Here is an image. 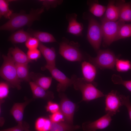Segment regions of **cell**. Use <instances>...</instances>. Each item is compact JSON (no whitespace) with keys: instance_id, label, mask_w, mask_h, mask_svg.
<instances>
[{"instance_id":"8d00e7d4","label":"cell","mask_w":131,"mask_h":131,"mask_svg":"<svg viewBox=\"0 0 131 131\" xmlns=\"http://www.w3.org/2000/svg\"><path fill=\"white\" fill-rule=\"evenodd\" d=\"M46 109L47 112L53 114L60 110L59 105L56 103L49 101L47 103Z\"/></svg>"},{"instance_id":"3957f363","label":"cell","mask_w":131,"mask_h":131,"mask_svg":"<svg viewBox=\"0 0 131 131\" xmlns=\"http://www.w3.org/2000/svg\"><path fill=\"white\" fill-rule=\"evenodd\" d=\"M3 61L0 69V76L12 87L18 90L21 88V81L17 74L15 63L8 52L7 56L3 55Z\"/></svg>"},{"instance_id":"9a60e30c","label":"cell","mask_w":131,"mask_h":131,"mask_svg":"<svg viewBox=\"0 0 131 131\" xmlns=\"http://www.w3.org/2000/svg\"><path fill=\"white\" fill-rule=\"evenodd\" d=\"M66 17L68 22L67 32L76 35H81L83 29V26L82 23L77 20V15L73 13L67 15Z\"/></svg>"},{"instance_id":"484cf974","label":"cell","mask_w":131,"mask_h":131,"mask_svg":"<svg viewBox=\"0 0 131 131\" xmlns=\"http://www.w3.org/2000/svg\"><path fill=\"white\" fill-rule=\"evenodd\" d=\"M106 7L96 2L92 4L89 8V11L94 16L101 17L106 11Z\"/></svg>"},{"instance_id":"52a82bcc","label":"cell","mask_w":131,"mask_h":131,"mask_svg":"<svg viewBox=\"0 0 131 131\" xmlns=\"http://www.w3.org/2000/svg\"><path fill=\"white\" fill-rule=\"evenodd\" d=\"M103 38L101 25L94 18L89 20L87 38L91 46L96 50H99Z\"/></svg>"},{"instance_id":"7c38bea8","label":"cell","mask_w":131,"mask_h":131,"mask_svg":"<svg viewBox=\"0 0 131 131\" xmlns=\"http://www.w3.org/2000/svg\"><path fill=\"white\" fill-rule=\"evenodd\" d=\"M81 68L84 80L96 87L97 84L94 81L97 74L96 67L90 63L84 61L82 63Z\"/></svg>"},{"instance_id":"9c48e42d","label":"cell","mask_w":131,"mask_h":131,"mask_svg":"<svg viewBox=\"0 0 131 131\" xmlns=\"http://www.w3.org/2000/svg\"><path fill=\"white\" fill-rule=\"evenodd\" d=\"M120 95L117 91L113 90L106 95L105 112L106 114L112 116L120 112L121 107L123 106Z\"/></svg>"},{"instance_id":"e0dca14e","label":"cell","mask_w":131,"mask_h":131,"mask_svg":"<svg viewBox=\"0 0 131 131\" xmlns=\"http://www.w3.org/2000/svg\"><path fill=\"white\" fill-rule=\"evenodd\" d=\"M29 84L34 98L49 99L54 98V94L52 91L44 89L33 82L30 81Z\"/></svg>"},{"instance_id":"74e56055","label":"cell","mask_w":131,"mask_h":131,"mask_svg":"<svg viewBox=\"0 0 131 131\" xmlns=\"http://www.w3.org/2000/svg\"><path fill=\"white\" fill-rule=\"evenodd\" d=\"M24 127H22L17 125L16 126L8 129L0 130V131H23Z\"/></svg>"},{"instance_id":"ffe728a7","label":"cell","mask_w":131,"mask_h":131,"mask_svg":"<svg viewBox=\"0 0 131 131\" xmlns=\"http://www.w3.org/2000/svg\"><path fill=\"white\" fill-rule=\"evenodd\" d=\"M80 127L79 125H74L66 122H51L49 131H73L79 129Z\"/></svg>"},{"instance_id":"5b68a950","label":"cell","mask_w":131,"mask_h":131,"mask_svg":"<svg viewBox=\"0 0 131 131\" xmlns=\"http://www.w3.org/2000/svg\"><path fill=\"white\" fill-rule=\"evenodd\" d=\"M77 42L69 41L66 38L60 43L59 53L65 59L72 62H80L84 59Z\"/></svg>"},{"instance_id":"4fadbf2b","label":"cell","mask_w":131,"mask_h":131,"mask_svg":"<svg viewBox=\"0 0 131 131\" xmlns=\"http://www.w3.org/2000/svg\"><path fill=\"white\" fill-rule=\"evenodd\" d=\"M32 100L30 99L23 102L15 103L11 109L10 113L18 123L17 125L21 127H23V120L25 108Z\"/></svg>"},{"instance_id":"ba28073f","label":"cell","mask_w":131,"mask_h":131,"mask_svg":"<svg viewBox=\"0 0 131 131\" xmlns=\"http://www.w3.org/2000/svg\"><path fill=\"white\" fill-rule=\"evenodd\" d=\"M43 69H47L51 73L52 77L58 82L57 90L59 93L65 91L69 86L73 84L72 79L69 78L56 66L45 65Z\"/></svg>"},{"instance_id":"44dd1931","label":"cell","mask_w":131,"mask_h":131,"mask_svg":"<svg viewBox=\"0 0 131 131\" xmlns=\"http://www.w3.org/2000/svg\"><path fill=\"white\" fill-rule=\"evenodd\" d=\"M32 37L31 34L22 29L13 33L10 36L9 40L14 43H22L26 42Z\"/></svg>"},{"instance_id":"2e32d148","label":"cell","mask_w":131,"mask_h":131,"mask_svg":"<svg viewBox=\"0 0 131 131\" xmlns=\"http://www.w3.org/2000/svg\"><path fill=\"white\" fill-rule=\"evenodd\" d=\"M38 48L46 61L47 66H56V54L54 48H49L40 42Z\"/></svg>"},{"instance_id":"d6986e66","label":"cell","mask_w":131,"mask_h":131,"mask_svg":"<svg viewBox=\"0 0 131 131\" xmlns=\"http://www.w3.org/2000/svg\"><path fill=\"white\" fill-rule=\"evenodd\" d=\"M8 52L16 64H28L32 61L29 58L27 54L17 47L10 48Z\"/></svg>"},{"instance_id":"e575fe53","label":"cell","mask_w":131,"mask_h":131,"mask_svg":"<svg viewBox=\"0 0 131 131\" xmlns=\"http://www.w3.org/2000/svg\"><path fill=\"white\" fill-rule=\"evenodd\" d=\"M9 92L8 84L5 82H1L0 83V99L2 100L7 97Z\"/></svg>"},{"instance_id":"d6a6232c","label":"cell","mask_w":131,"mask_h":131,"mask_svg":"<svg viewBox=\"0 0 131 131\" xmlns=\"http://www.w3.org/2000/svg\"><path fill=\"white\" fill-rule=\"evenodd\" d=\"M120 98L123 105L125 106L127 108L131 121V103L130 100V96L120 94Z\"/></svg>"},{"instance_id":"cb8c5ba5","label":"cell","mask_w":131,"mask_h":131,"mask_svg":"<svg viewBox=\"0 0 131 131\" xmlns=\"http://www.w3.org/2000/svg\"><path fill=\"white\" fill-rule=\"evenodd\" d=\"M32 35L37 39L40 41L44 43L55 42L56 41L53 35L49 33L42 32L33 33Z\"/></svg>"},{"instance_id":"5bb4252c","label":"cell","mask_w":131,"mask_h":131,"mask_svg":"<svg viewBox=\"0 0 131 131\" xmlns=\"http://www.w3.org/2000/svg\"><path fill=\"white\" fill-rule=\"evenodd\" d=\"M115 4L119 9V20L125 22H131V2L121 0Z\"/></svg>"},{"instance_id":"f35d334b","label":"cell","mask_w":131,"mask_h":131,"mask_svg":"<svg viewBox=\"0 0 131 131\" xmlns=\"http://www.w3.org/2000/svg\"><path fill=\"white\" fill-rule=\"evenodd\" d=\"M23 125L24 131H31L29 129L28 126L25 124L24 123L23 124Z\"/></svg>"},{"instance_id":"30bf717a","label":"cell","mask_w":131,"mask_h":131,"mask_svg":"<svg viewBox=\"0 0 131 131\" xmlns=\"http://www.w3.org/2000/svg\"><path fill=\"white\" fill-rule=\"evenodd\" d=\"M59 95L61 98L59 105L60 110L63 115L65 122L73 124L76 105L69 99L64 93L60 92Z\"/></svg>"},{"instance_id":"d4e9b609","label":"cell","mask_w":131,"mask_h":131,"mask_svg":"<svg viewBox=\"0 0 131 131\" xmlns=\"http://www.w3.org/2000/svg\"><path fill=\"white\" fill-rule=\"evenodd\" d=\"M13 0H0V16H3L5 18L9 19L13 13L12 11L9 8V3Z\"/></svg>"},{"instance_id":"d590c367","label":"cell","mask_w":131,"mask_h":131,"mask_svg":"<svg viewBox=\"0 0 131 131\" xmlns=\"http://www.w3.org/2000/svg\"><path fill=\"white\" fill-rule=\"evenodd\" d=\"M27 55L30 60H36L40 57L41 52L37 49L28 50Z\"/></svg>"},{"instance_id":"f546056e","label":"cell","mask_w":131,"mask_h":131,"mask_svg":"<svg viewBox=\"0 0 131 131\" xmlns=\"http://www.w3.org/2000/svg\"><path fill=\"white\" fill-rule=\"evenodd\" d=\"M111 79L114 84H122L131 92V80H123L120 76L115 74H114L112 75Z\"/></svg>"},{"instance_id":"ac0fdd59","label":"cell","mask_w":131,"mask_h":131,"mask_svg":"<svg viewBox=\"0 0 131 131\" xmlns=\"http://www.w3.org/2000/svg\"><path fill=\"white\" fill-rule=\"evenodd\" d=\"M102 18L108 21H116L119 19V9L115 1H109L104 16Z\"/></svg>"},{"instance_id":"1f68e13d","label":"cell","mask_w":131,"mask_h":131,"mask_svg":"<svg viewBox=\"0 0 131 131\" xmlns=\"http://www.w3.org/2000/svg\"><path fill=\"white\" fill-rule=\"evenodd\" d=\"M39 41L35 37H31L26 42L25 45L28 50L37 49L40 43Z\"/></svg>"},{"instance_id":"8fae6325","label":"cell","mask_w":131,"mask_h":131,"mask_svg":"<svg viewBox=\"0 0 131 131\" xmlns=\"http://www.w3.org/2000/svg\"><path fill=\"white\" fill-rule=\"evenodd\" d=\"M111 117L106 114L94 121L85 122L82 124V129L84 131H96L105 129L110 124L112 120Z\"/></svg>"},{"instance_id":"603a6c76","label":"cell","mask_w":131,"mask_h":131,"mask_svg":"<svg viewBox=\"0 0 131 131\" xmlns=\"http://www.w3.org/2000/svg\"><path fill=\"white\" fill-rule=\"evenodd\" d=\"M51 122L49 119L42 117L38 118L36 121L35 128L37 131H49Z\"/></svg>"},{"instance_id":"7a4b0ae2","label":"cell","mask_w":131,"mask_h":131,"mask_svg":"<svg viewBox=\"0 0 131 131\" xmlns=\"http://www.w3.org/2000/svg\"><path fill=\"white\" fill-rule=\"evenodd\" d=\"M74 89L80 90L82 94L81 101H89L105 97L106 95L97 89L93 84L86 81L83 78H78L75 75L71 77Z\"/></svg>"},{"instance_id":"8992f818","label":"cell","mask_w":131,"mask_h":131,"mask_svg":"<svg viewBox=\"0 0 131 131\" xmlns=\"http://www.w3.org/2000/svg\"><path fill=\"white\" fill-rule=\"evenodd\" d=\"M101 20L103 45L104 46H109L116 41L119 30L125 22L119 20L115 21H111L102 18Z\"/></svg>"},{"instance_id":"836d02e7","label":"cell","mask_w":131,"mask_h":131,"mask_svg":"<svg viewBox=\"0 0 131 131\" xmlns=\"http://www.w3.org/2000/svg\"><path fill=\"white\" fill-rule=\"evenodd\" d=\"M49 119L51 122L58 123L64 122L65 121L64 116L59 110L58 111L52 114L49 116Z\"/></svg>"},{"instance_id":"4dcf8cb0","label":"cell","mask_w":131,"mask_h":131,"mask_svg":"<svg viewBox=\"0 0 131 131\" xmlns=\"http://www.w3.org/2000/svg\"><path fill=\"white\" fill-rule=\"evenodd\" d=\"M42 2L43 6L47 10L50 8H55L58 5L62 3V0H39Z\"/></svg>"},{"instance_id":"7402d4cb","label":"cell","mask_w":131,"mask_h":131,"mask_svg":"<svg viewBox=\"0 0 131 131\" xmlns=\"http://www.w3.org/2000/svg\"><path fill=\"white\" fill-rule=\"evenodd\" d=\"M18 77L21 81H28L30 79V75L29 72L28 64H19L15 63Z\"/></svg>"},{"instance_id":"f1b7e54d","label":"cell","mask_w":131,"mask_h":131,"mask_svg":"<svg viewBox=\"0 0 131 131\" xmlns=\"http://www.w3.org/2000/svg\"><path fill=\"white\" fill-rule=\"evenodd\" d=\"M115 66L117 70L119 72H125L131 70V62L127 60L118 59Z\"/></svg>"},{"instance_id":"83f0119b","label":"cell","mask_w":131,"mask_h":131,"mask_svg":"<svg viewBox=\"0 0 131 131\" xmlns=\"http://www.w3.org/2000/svg\"><path fill=\"white\" fill-rule=\"evenodd\" d=\"M52 80V77L41 76L35 79L33 82L39 86L47 90L50 87Z\"/></svg>"},{"instance_id":"277c9868","label":"cell","mask_w":131,"mask_h":131,"mask_svg":"<svg viewBox=\"0 0 131 131\" xmlns=\"http://www.w3.org/2000/svg\"><path fill=\"white\" fill-rule=\"evenodd\" d=\"M91 63L101 69H108L114 70L117 60L119 58L112 52L108 50H99L97 56L93 57L88 55Z\"/></svg>"},{"instance_id":"6da1fadb","label":"cell","mask_w":131,"mask_h":131,"mask_svg":"<svg viewBox=\"0 0 131 131\" xmlns=\"http://www.w3.org/2000/svg\"><path fill=\"white\" fill-rule=\"evenodd\" d=\"M44 7L32 9L28 14L23 11L19 13H13L9 20L0 26V30L12 32L23 26H30L35 21L40 19L44 11Z\"/></svg>"},{"instance_id":"4316f807","label":"cell","mask_w":131,"mask_h":131,"mask_svg":"<svg viewBox=\"0 0 131 131\" xmlns=\"http://www.w3.org/2000/svg\"><path fill=\"white\" fill-rule=\"evenodd\" d=\"M130 37H131V24H125L120 28L116 41Z\"/></svg>"}]
</instances>
